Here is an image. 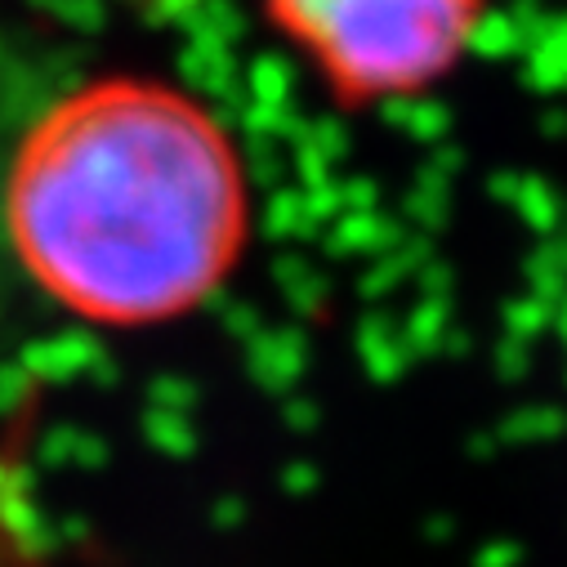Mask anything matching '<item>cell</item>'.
<instances>
[{"label":"cell","instance_id":"obj_1","mask_svg":"<svg viewBox=\"0 0 567 567\" xmlns=\"http://www.w3.org/2000/svg\"><path fill=\"white\" fill-rule=\"evenodd\" d=\"M233 130L157 76H99L50 103L10 162L6 233L32 287L107 331L210 305L250 250Z\"/></svg>","mask_w":567,"mask_h":567},{"label":"cell","instance_id":"obj_2","mask_svg":"<svg viewBox=\"0 0 567 567\" xmlns=\"http://www.w3.org/2000/svg\"><path fill=\"white\" fill-rule=\"evenodd\" d=\"M340 107L411 103L474 50L487 0H259Z\"/></svg>","mask_w":567,"mask_h":567}]
</instances>
